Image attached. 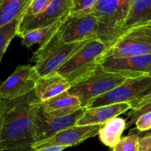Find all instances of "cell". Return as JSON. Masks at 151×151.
Masks as SVG:
<instances>
[{"label":"cell","mask_w":151,"mask_h":151,"mask_svg":"<svg viewBox=\"0 0 151 151\" xmlns=\"http://www.w3.org/2000/svg\"><path fill=\"white\" fill-rule=\"evenodd\" d=\"M149 111H151V103L146 105V106L141 108V109H137V110L131 111L128 115V122H127L126 128H130V127L132 126L133 125H134V124L136 123V122H137V119H138L142 115Z\"/></svg>","instance_id":"obj_25"},{"label":"cell","mask_w":151,"mask_h":151,"mask_svg":"<svg viewBox=\"0 0 151 151\" xmlns=\"http://www.w3.org/2000/svg\"><path fill=\"white\" fill-rule=\"evenodd\" d=\"M70 88L71 85L68 81L58 72H55L38 78L35 92L42 103L67 91Z\"/></svg>","instance_id":"obj_15"},{"label":"cell","mask_w":151,"mask_h":151,"mask_svg":"<svg viewBox=\"0 0 151 151\" xmlns=\"http://www.w3.org/2000/svg\"><path fill=\"white\" fill-rule=\"evenodd\" d=\"M72 0H52L50 5L42 13L32 16H24L22 21L17 36L22 38L30 31L45 27L60 18L69 14Z\"/></svg>","instance_id":"obj_11"},{"label":"cell","mask_w":151,"mask_h":151,"mask_svg":"<svg viewBox=\"0 0 151 151\" xmlns=\"http://www.w3.org/2000/svg\"><path fill=\"white\" fill-rule=\"evenodd\" d=\"M41 102L35 90L26 95L2 100V131L1 151H21L32 148L34 116Z\"/></svg>","instance_id":"obj_1"},{"label":"cell","mask_w":151,"mask_h":151,"mask_svg":"<svg viewBox=\"0 0 151 151\" xmlns=\"http://www.w3.org/2000/svg\"><path fill=\"white\" fill-rule=\"evenodd\" d=\"M52 0H31L25 11L24 16H32L44 12L47 8Z\"/></svg>","instance_id":"obj_24"},{"label":"cell","mask_w":151,"mask_h":151,"mask_svg":"<svg viewBox=\"0 0 151 151\" xmlns=\"http://www.w3.org/2000/svg\"><path fill=\"white\" fill-rule=\"evenodd\" d=\"M24 13L19 18L16 19V20L12 22L11 23L0 29V62L10 43L15 36H17L19 27L24 16Z\"/></svg>","instance_id":"obj_21"},{"label":"cell","mask_w":151,"mask_h":151,"mask_svg":"<svg viewBox=\"0 0 151 151\" xmlns=\"http://www.w3.org/2000/svg\"><path fill=\"white\" fill-rule=\"evenodd\" d=\"M151 22V0H133L122 34L131 28Z\"/></svg>","instance_id":"obj_19"},{"label":"cell","mask_w":151,"mask_h":151,"mask_svg":"<svg viewBox=\"0 0 151 151\" xmlns=\"http://www.w3.org/2000/svg\"><path fill=\"white\" fill-rule=\"evenodd\" d=\"M150 93L151 76L142 75L128 78L120 86L94 99L85 109H94L117 103H129L133 106Z\"/></svg>","instance_id":"obj_7"},{"label":"cell","mask_w":151,"mask_h":151,"mask_svg":"<svg viewBox=\"0 0 151 151\" xmlns=\"http://www.w3.org/2000/svg\"><path fill=\"white\" fill-rule=\"evenodd\" d=\"M97 2V0H72L69 16L75 18L91 16L94 13Z\"/></svg>","instance_id":"obj_22"},{"label":"cell","mask_w":151,"mask_h":151,"mask_svg":"<svg viewBox=\"0 0 151 151\" xmlns=\"http://www.w3.org/2000/svg\"><path fill=\"white\" fill-rule=\"evenodd\" d=\"M1 131H2V107H1V99L0 98V145H1ZM1 151V148H0Z\"/></svg>","instance_id":"obj_30"},{"label":"cell","mask_w":151,"mask_h":151,"mask_svg":"<svg viewBox=\"0 0 151 151\" xmlns=\"http://www.w3.org/2000/svg\"><path fill=\"white\" fill-rule=\"evenodd\" d=\"M39 78L34 66L19 65L13 73L0 84V98L13 100L29 94L35 90Z\"/></svg>","instance_id":"obj_9"},{"label":"cell","mask_w":151,"mask_h":151,"mask_svg":"<svg viewBox=\"0 0 151 151\" xmlns=\"http://www.w3.org/2000/svg\"><path fill=\"white\" fill-rule=\"evenodd\" d=\"M139 137L131 130L129 134L121 139L120 142L114 147L111 151H139Z\"/></svg>","instance_id":"obj_23"},{"label":"cell","mask_w":151,"mask_h":151,"mask_svg":"<svg viewBox=\"0 0 151 151\" xmlns=\"http://www.w3.org/2000/svg\"><path fill=\"white\" fill-rule=\"evenodd\" d=\"M106 47L97 38L89 40L57 72L71 86L88 78L99 67Z\"/></svg>","instance_id":"obj_3"},{"label":"cell","mask_w":151,"mask_h":151,"mask_svg":"<svg viewBox=\"0 0 151 151\" xmlns=\"http://www.w3.org/2000/svg\"><path fill=\"white\" fill-rule=\"evenodd\" d=\"M103 125H85V126H74L63 130L49 139L41 142L35 143L32 145V148L41 146H64L69 147L78 145L83 142L85 140L93 138L98 135L99 131Z\"/></svg>","instance_id":"obj_12"},{"label":"cell","mask_w":151,"mask_h":151,"mask_svg":"<svg viewBox=\"0 0 151 151\" xmlns=\"http://www.w3.org/2000/svg\"><path fill=\"white\" fill-rule=\"evenodd\" d=\"M136 129L139 132H145L151 129V111L142 115L135 123Z\"/></svg>","instance_id":"obj_26"},{"label":"cell","mask_w":151,"mask_h":151,"mask_svg":"<svg viewBox=\"0 0 151 151\" xmlns=\"http://www.w3.org/2000/svg\"><path fill=\"white\" fill-rule=\"evenodd\" d=\"M100 65L109 72L129 74L135 77L147 75L151 69V54L122 58H106L101 60Z\"/></svg>","instance_id":"obj_13"},{"label":"cell","mask_w":151,"mask_h":151,"mask_svg":"<svg viewBox=\"0 0 151 151\" xmlns=\"http://www.w3.org/2000/svg\"><path fill=\"white\" fill-rule=\"evenodd\" d=\"M139 151H151V135L140 137Z\"/></svg>","instance_id":"obj_27"},{"label":"cell","mask_w":151,"mask_h":151,"mask_svg":"<svg viewBox=\"0 0 151 151\" xmlns=\"http://www.w3.org/2000/svg\"><path fill=\"white\" fill-rule=\"evenodd\" d=\"M31 0H0V29L20 17Z\"/></svg>","instance_id":"obj_20"},{"label":"cell","mask_w":151,"mask_h":151,"mask_svg":"<svg viewBox=\"0 0 151 151\" xmlns=\"http://www.w3.org/2000/svg\"><path fill=\"white\" fill-rule=\"evenodd\" d=\"M127 122L122 117L113 118L102 126L99 131L100 142L107 147L113 148L121 140V136L126 129Z\"/></svg>","instance_id":"obj_18"},{"label":"cell","mask_w":151,"mask_h":151,"mask_svg":"<svg viewBox=\"0 0 151 151\" xmlns=\"http://www.w3.org/2000/svg\"><path fill=\"white\" fill-rule=\"evenodd\" d=\"M97 21L93 15L75 18L69 15L57 32L59 40L65 43H75L97 38Z\"/></svg>","instance_id":"obj_10"},{"label":"cell","mask_w":151,"mask_h":151,"mask_svg":"<svg viewBox=\"0 0 151 151\" xmlns=\"http://www.w3.org/2000/svg\"><path fill=\"white\" fill-rule=\"evenodd\" d=\"M132 131H135L136 133H137V134H138V136L140 137H145V136H150L151 135V129L149 130V131H145V132H139V131H137L136 128H134V129H132Z\"/></svg>","instance_id":"obj_31"},{"label":"cell","mask_w":151,"mask_h":151,"mask_svg":"<svg viewBox=\"0 0 151 151\" xmlns=\"http://www.w3.org/2000/svg\"><path fill=\"white\" fill-rule=\"evenodd\" d=\"M86 110L85 108H81L68 116H55L46 112L40 104L34 116V144L49 139L58 133L75 125Z\"/></svg>","instance_id":"obj_8"},{"label":"cell","mask_w":151,"mask_h":151,"mask_svg":"<svg viewBox=\"0 0 151 151\" xmlns=\"http://www.w3.org/2000/svg\"><path fill=\"white\" fill-rule=\"evenodd\" d=\"M151 103V93L149 94L148 95L145 97L144 98H142V100H140L138 103H136L135 105L132 106V111L134 110H137V109H139L141 108L144 107L146 105L149 104Z\"/></svg>","instance_id":"obj_28"},{"label":"cell","mask_w":151,"mask_h":151,"mask_svg":"<svg viewBox=\"0 0 151 151\" xmlns=\"http://www.w3.org/2000/svg\"><path fill=\"white\" fill-rule=\"evenodd\" d=\"M133 77L135 76L129 74L109 72L103 69L100 65L88 78L72 86L68 92L78 97L81 106L86 108L94 99L109 92L123 83L128 78Z\"/></svg>","instance_id":"obj_4"},{"label":"cell","mask_w":151,"mask_h":151,"mask_svg":"<svg viewBox=\"0 0 151 151\" xmlns=\"http://www.w3.org/2000/svg\"><path fill=\"white\" fill-rule=\"evenodd\" d=\"M147 75H149V76H151V69H150V70L149 71V72H148V74H147Z\"/></svg>","instance_id":"obj_33"},{"label":"cell","mask_w":151,"mask_h":151,"mask_svg":"<svg viewBox=\"0 0 151 151\" xmlns=\"http://www.w3.org/2000/svg\"><path fill=\"white\" fill-rule=\"evenodd\" d=\"M41 107L46 112L55 116H66L83 108L79 99L67 91L42 102Z\"/></svg>","instance_id":"obj_16"},{"label":"cell","mask_w":151,"mask_h":151,"mask_svg":"<svg viewBox=\"0 0 151 151\" xmlns=\"http://www.w3.org/2000/svg\"><path fill=\"white\" fill-rule=\"evenodd\" d=\"M151 54V22L137 25L122 34L105 52L106 58H122Z\"/></svg>","instance_id":"obj_6"},{"label":"cell","mask_w":151,"mask_h":151,"mask_svg":"<svg viewBox=\"0 0 151 151\" xmlns=\"http://www.w3.org/2000/svg\"><path fill=\"white\" fill-rule=\"evenodd\" d=\"M33 150H34L33 148H29V149H27V150H21V151H33Z\"/></svg>","instance_id":"obj_32"},{"label":"cell","mask_w":151,"mask_h":151,"mask_svg":"<svg viewBox=\"0 0 151 151\" xmlns=\"http://www.w3.org/2000/svg\"><path fill=\"white\" fill-rule=\"evenodd\" d=\"M129 110H132V106L129 103H117L86 109L84 114L75 125L85 126L104 125L110 119Z\"/></svg>","instance_id":"obj_14"},{"label":"cell","mask_w":151,"mask_h":151,"mask_svg":"<svg viewBox=\"0 0 151 151\" xmlns=\"http://www.w3.org/2000/svg\"><path fill=\"white\" fill-rule=\"evenodd\" d=\"M133 0H97L92 15L97 21V37L109 50L122 35Z\"/></svg>","instance_id":"obj_2"},{"label":"cell","mask_w":151,"mask_h":151,"mask_svg":"<svg viewBox=\"0 0 151 151\" xmlns=\"http://www.w3.org/2000/svg\"><path fill=\"white\" fill-rule=\"evenodd\" d=\"M69 15L60 18L52 24L43 28L34 29L25 34L22 38V44L27 48H30L34 44H38V47L47 44L54 35L57 33L61 25L69 16Z\"/></svg>","instance_id":"obj_17"},{"label":"cell","mask_w":151,"mask_h":151,"mask_svg":"<svg viewBox=\"0 0 151 151\" xmlns=\"http://www.w3.org/2000/svg\"><path fill=\"white\" fill-rule=\"evenodd\" d=\"M66 148H67V147H64V146H41V147H36L35 149L33 148V151H63Z\"/></svg>","instance_id":"obj_29"},{"label":"cell","mask_w":151,"mask_h":151,"mask_svg":"<svg viewBox=\"0 0 151 151\" xmlns=\"http://www.w3.org/2000/svg\"><path fill=\"white\" fill-rule=\"evenodd\" d=\"M89 41V40H88ZM88 41L75 43H65L60 41L57 35L44 46L38 47L30 59L40 77L57 72Z\"/></svg>","instance_id":"obj_5"}]
</instances>
